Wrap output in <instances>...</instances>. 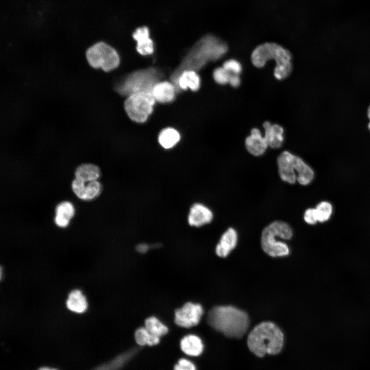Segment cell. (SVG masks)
Here are the masks:
<instances>
[{"label":"cell","mask_w":370,"mask_h":370,"mask_svg":"<svg viewBox=\"0 0 370 370\" xmlns=\"http://www.w3.org/2000/svg\"><path fill=\"white\" fill-rule=\"evenodd\" d=\"M176 90L173 84L164 81L157 83L152 89V94L158 102L168 103L174 100Z\"/></svg>","instance_id":"17"},{"label":"cell","mask_w":370,"mask_h":370,"mask_svg":"<svg viewBox=\"0 0 370 370\" xmlns=\"http://www.w3.org/2000/svg\"><path fill=\"white\" fill-rule=\"evenodd\" d=\"M54 222L60 227H67L71 218L75 214L73 205L69 201H64L60 202L55 208Z\"/></svg>","instance_id":"19"},{"label":"cell","mask_w":370,"mask_h":370,"mask_svg":"<svg viewBox=\"0 0 370 370\" xmlns=\"http://www.w3.org/2000/svg\"><path fill=\"white\" fill-rule=\"evenodd\" d=\"M304 219L305 222L309 225L316 224L318 221L316 209L309 208L307 209L304 213Z\"/></svg>","instance_id":"32"},{"label":"cell","mask_w":370,"mask_h":370,"mask_svg":"<svg viewBox=\"0 0 370 370\" xmlns=\"http://www.w3.org/2000/svg\"><path fill=\"white\" fill-rule=\"evenodd\" d=\"M200 84L198 75L194 70L183 71L179 76L177 83V90H186L190 88L192 90H197Z\"/></svg>","instance_id":"22"},{"label":"cell","mask_w":370,"mask_h":370,"mask_svg":"<svg viewBox=\"0 0 370 370\" xmlns=\"http://www.w3.org/2000/svg\"><path fill=\"white\" fill-rule=\"evenodd\" d=\"M225 42L212 35L202 38L194 46L184 61L172 76L177 90V83L180 75L185 70H197L209 61H214L223 57L228 51Z\"/></svg>","instance_id":"1"},{"label":"cell","mask_w":370,"mask_h":370,"mask_svg":"<svg viewBox=\"0 0 370 370\" xmlns=\"http://www.w3.org/2000/svg\"><path fill=\"white\" fill-rule=\"evenodd\" d=\"M207 320L213 328L230 338L242 337L249 325L246 312L231 306L214 307L208 312Z\"/></svg>","instance_id":"2"},{"label":"cell","mask_w":370,"mask_h":370,"mask_svg":"<svg viewBox=\"0 0 370 370\" xmlns=\"http://www.w3.org/2000/svg\"><path fill=\"white\" fill-rule=\"evenodd\" d=\"M292 231L286 223L275 221L266 226L261 235V246L263 251L272 257L288 255L289 249L286 244L278 239H289Z\"/></svg>","instance_id":"5"},{"label":"cell","mask_w":370,"mask_h":370,"mask_svg":"<svg viewBox=\"0 0 370 370\" xmlns=\"http://www.w3.org/2000/svg\"><path fill=\"white\" fill-rule=\"evenodd\" d=\"M155 102L152 92H139L128 96L124 106L131 119L138 123H143L152 113Z\"/></svg>","instance_id":"8"},{"label":"cell","mask_w":370,"mask_h":370,"mask_svg":"<svg viewBox=\"0 0 370 370\" xmlns=\"http://www.w3.org/2000/svg\"><path fill=\"white\" fill-rule=\"evenodd\" d=\"M101 175L98 166L92 163H83L79 165L75 171V178L84 182L98 180Z\"/></svg>","instance_id":"20"},{"label":"cell","mask_w":370,"mask_h":370,"mask_svg":"<svg viewBox=\"0 0 370 370\" xmlns=\"http://www.w3.org/2000/svg\"><path fill=\"white\" fill-rule=\"evenodd\" d=\"M38 370H57V369H54V368H50L46 367H41Z\"/></svg>","instance_id":"36"},{"label":"cell","mask_w":370,"mask_h":370,"mask_svg":"<svg viewBox=\"0 0 370 370\" xmlns=\"http://www.w3.org/2000/svg\"><path fill=\"white\" fill-rule=\"evenodd\" d=\"M71 189L79 198L84 200H90L99 195L102 187L98 180L84 182L75 178L71 182Z\"/></svg>","instance_id":"10"},{"label":"cell","mask_w":370,"mask_h":370,"mask_svg":"<svg viewBox=\"0 0 370 370\" xmlns=\"http://www.w3.org/2000/svg\"><path fill=\"white\" fill-rule=\"evenodd\" d=\"M144 327L152 335L160 338L168 332V327L155 317H150L144 322Z\"/></svg>","instance_id":"27"},{"label":"cell","mask_w":370,"mask_h":370,"mask_svg":"<svg viewBox=\"0 0 370 370\" xmlns=\"http://www.w3.org/2000/svg\"><path fill=\"white\" fill-rule=\"evenodd\" d=\"M203 312L201 305L187 302L175 310L174 321L180 327L190 328L199 323Z\"/></svg>","instance_id":"9"},{"label":"cell","mask_w":370,"mask_h":370,"mask_svg":"<svg viewBox=\"0 0 370 370\" xmlns=\"http://www.w3.org/2000/svg\"><path fill=\"white\" fill-rule=\"evenodd\" d=\"M231 73L223 67L216 68L213 71V78L217 83L224 85L229 82Z\"/></svg>","instance_id":"29"},{"label":"cell","mask_w":370,"mask_h":370,"mask_svg":"<svg viewBox=\"0 0 370 370\" xmlns=\"http://www.w3.org/2000/svg\"><path fill=\"white\" fill-rule=\"evenodd\" d=\"M245 145L248 151L256 156L263 154L269 146L265 137L257 128L251 130L250 135L246 139Z\"/></svg>","instance_id":"13"},{"label":"cell","mask_w":370,"mask_h":370,"mask_svg":"<svg viewBox=\"0 0 370 370\" xmlns=\"http://www.w3.org/2000/svg\"><path fill=\"white\" fill-rule=\"evenodd\" d=\"M263 126L265 130L264 137L268 146L273 149L280 147L284 140L283 127L277 124H272L268 121L264 123Z\"/></svg>","instance_id":"16"},{"label":"cell","mask_w":370,"mask_h":370,"mask_svg":"<svg viewBox=\"0 0 370 370\" xmlns=\"http://www.w3.org/2000/svg\"><path fill=\"white\" fill-rule=\"evenodd\" d=\"M85 57L88 65L94 69L109 72L117 68L120 58L116 50L103 41H99L86 48Z\"/></svg>","instance_id":"6"},{"label":"cell","mask_w":370,"mask_h":370,"mask_svg":"<svg viewBox=\"0 0 370 370\" xmlns=\"http://www.w3.org/2000/svg\"><path fill=\"white\" fill-rule=\"evenodd\" d=\"M366 114L367 118L368 120L367 126L368 130L370 131V103L367 107Z\"/></svg>","instance_id":"35"},{"label":"cell","mask_w":370,"mask_h":370,"mask_svg":"<svg viewBox=\"0 0 370 370\" xmlns=\"http://www.w3.org/2000/svg\"><path fill=\"white\" fill-rule=\"evenodd\" d=\"M273 59L276 62L274 75L278 80L287 77L292 70L290 52L282 46L271 42L265 43L257 46L251 54L253 64L261 68L266 62Z\"/></svg>","instance_id":"4"},{"label":"cell","mask_w":370,"mask_h":370,"mask_svg":"<svg viewBox=\"0 0 370 370\" xmlns=\"http://www.w3.org/2000/svg\"><path fill=\"white\" fill-rule=\"evenodd\" d=\"M229 83L234 87L238 86L240 83V79L238 75L231 73Z\"/></svg>","instance_id":"33"},{"label":"cell","mask_w":370,"mask_h":370,"mask_svg":"<svg viewBox=\"0 0 370 370\" xmlns=\"http://www.w3.org/2000/svg\"><path fill=\"white\" fill-rule=\"evenodd\" d=\"M293 160L297 181L301 185L308 184L314 177L313 171L299 157L294 155Z\"/></svg>","instance_id":"23"},{"label":"cell","mask_w":370,"mask_h":370,"mask_svg":"<svg viewBox=\"0 0 370 370\" xmlns=\"http://www.w3.org/2000/svg\"><path fill=\"white\" fill-rule=\"evenodd\" d=\"M223 67L232 74L238 75L242 70V65L239 62L234 59L225 61Z\"/></svg>","instance_id":"30"},{"label":"cell","mask_w":370,"mask_h":370,"mask_svg":"<svg viewBox=\"0 0 370 370\" xmlns=\"http://www.w3.org/2000/svg\"><path fill=\"white\" fill-rule=\"evenodd\" d=\"M160 339L151 334L144 327L137 329L135 332L136 342L140 346L156 345L159 343Z\"/></svg>","instance_id":"26"},{"label":"cell","mask_w":370,"mask_h":370,"mask_svg":"<svg viewBox=\"0 0 370 370\" xmlns=\"http://www.w3.org/2000/svg\"><path fill=\"white\" fill-rule=\"evenodd\" d=\"M180 348L182 351L190 356H198L203 349L201 339L196 335L190 334L185 336L180 341Z\"/></svg>","instance_id":"18"},{"label":"cell","mask_w":370,"mask_h":370,"mask_svg":"<svg viewBox=\"0 0 370 370\" xmlns=\"http://www.w3.org/2000/svg\"><path fill=\"white\" fill-rule=\"evenodd\" d=\"M180 140V135L175 129L167 127L159 133L158 141L160 146L166 150L173 148Z\"/></svg>","instance_id":"24"},{"label":"cell","mask_w":370,"mask_h":370,"mask_svg":"<svg viewBox=\"0 0 370 370\" xmlns=\"http://www.w3.org/2000/svg\"><path fill=\"white\" fill-rule=\"evenodd\" d=\"M283 342L282 331L271 322L257 325L249 333L247 339L250 350L258 357L266 354H278L282 350Z\"/></svg>","instance_id":"3"},{"label":"cell","mask_w":370,"mask_h":370,"mask_svg":"<svg viewBox=\"0 0 370 370\" xmlns=\"http://www.w3.org/2000/svg\"><path fill=\"white\" fill-rule=\"evenodd\" d=\"M237 241V235L236 231L229 228L221 236L218 244L216 247V254L221 257H225L235 247Z\"/></svg>","instance_id":"14"},{"label":"cell","mask_w":370,"mask_h":370,"mask_svg":"<svg viewBox=\"0 0 370 370\" xmlns=\"http://www.w3.org/2000/svg\"><path fill=\"white\" fill-rule=\"evenodd\" d=\"M158 79L159 73L153 68L138 70L129 75L116 90L121 95L128 96L139 92H152Z\"/></svg>","instance_id":"7"},{"label":"cell","mask_w":370,"mask_h":370,"mask_svg":"<svg viewBox=\"0 0 370 370\" xmlns=\"http://www.w3.org/2000/svg\"><path fill=\"white\" fill-rule=\"evenodd\" d=\"M133 36L137 42L136 49L140 54L145 55L153 52V42L150 38L149 31L147 27L138 28L134 32Z\"/></svg>","instance_id":"15"},{"label":"cell","mask_w":370,"mask_h":370,"mask_svg":"<svg viewBox=\"0 0 370 370\" xmlns=\"http://www.w3.org/2000/svg\"><path fill=\"white\" fill-rule=\"evenodd\" d=\"M293 157V154L288 151H284L277 159L279 173L281 178L290 184L294 183L297 181Z\"/></svg>","instance_id":"11"},{"label":"cell","mask_w":370,"mask_h":370,"mask_svg":"<svg viewBox=\"0 0 370 370\" xmlns=\"http://www.w3.org/2000/svg\"><path fill=\"white\" fill-rule=\"evenodd\" d=\"M150 246L146 244H140L136 247V250L140 253H145L149 249Z\"/></svg>","instance_id":"34"},{"label":"cell","mask_w":370,"mask_h":370,"mask_svg":"<svg viewBox=\"0 0 370 370\" xmlns=\"http://www.w3.org/2000/svg\"><path fill=\"white\" fill-rule=\"evenodd\" d=\"M136 353L135 349L128 350L93 370H119L131 359Z\"/></svg>","instance_id":"25"},{"label":"cell","mask_w":370,"mask_h":370,"mask_svg":"<svg viewBox=\"0 0 370 370\" xmlns=\"http://www.w3.org/2000/svg\"><path fill=\"white\" fill-rule=\"evenodd\" d=\"M174 370H196L195 365L185 358L179 359L175 365Z\"/></svg>","instance_id":"31"},{"label":"cell","mask_w":370,"mask_h":370,"mask_svg":"<svg viewBox=\"0 0 370 370\" xmlns=\"http://www.w3.org/2000/svg\"><path fill=\"white\" fill-rule=\"evenodd\" d=\"M213 218V213L208 207L196 202L190 207L187 219L190 226L199 227L211 223Z\"/></svg>","instance_id":"12"},{"label":"cell","mask_w":370,"mask_h":370,"mask_svg":"<svg viewBox=\"0 0 370 370\" xmlns=\"http://www.w3.org/2000/svg\"><path fill=\"white\" fill-rule=\"evenodd\" d=\"M67 308L72 312L82 313L87 308V302L82 292L76 289L71 291L66 301Z\"/></svg>","instance_id":"21"},{"label":"cell","mask_w":370,"mask_h":370,"mask_svg":"<svg viewBox=\"0 0 370 370\" xmlns=\"http://www.w3.org/2000/svg\"><path fill=\"white\" fill-rule=\"evenodd\" d=\"M318 221L323 223L327 221L332 213V206L328 201L320 202L315 208Z\"/></svg>","instance_id":"28"}]
</instances>
